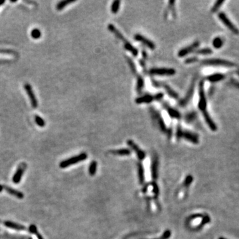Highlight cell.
I'll use <instances>...</instances> for the list:
<instances>
[{"label": "cell", "instance_id": "1", "mask_svg": "<svg viewBox=\"0 0 239 239\" xmlns=\"http://www.w3.org/2000/svg\"><path fill=\"white\" fill-rule=\"evenodd\" d=\"M203 65L207 66H226V67H233L236 66V65L231 61L226 60L219 59H205L201 62Z\"/></svg>", "mask_w": 239, "mask_h": 239}, {"label": "cell", "instance_id": "2", "mask_svg": "<svg viewBox=\"0 0 239 239\" xmlns=\"http://www.w3.org/2000/svg\"><path fill=\"white\" fill-rule=\"evenodd\" d=\"M199 100L198 103V108L202 112L207 111V99L205 93L204 81H201L199 85Z\"/></svg>", "mask_w": 239, "mask_h": 239}, {"label": "cell", "instance_id": "3", "mask_svg": "<svg viewBox=\"0 0 239 239\" xmlns=\"http://www.w3.org/2000/svg\"><path fill=\"white\" fill-rule=\"evenodd\" d=\"M148 73L150 75L170 76L175 75L176 70L173 68H152L149 70Z\"/></svg>", "mask_w": 239, "mask_h": 239}, {"label": "cell", "instance_id": "4", "mask_svg": "<svg viewBox=\"0 0 239 239\" xmlns=\"http://www.w3.org/2000/svg\"><path fill=\"white\" fill-rule=\"evenodd\" d=\"M149 110H150V113H151V116L153 120L155 122H156L160 130L162 132H166L167 131L166 125L161 114L155 108H150Z\"/></svg>", "mask_w": 239, "mask_h": 239}, {"label": "cell", "instance_id": "5", "mask_svg": "<svg viewBox=\"0 0 239 239\" xmlns=\"http://www.w3.org/2000/svg\"><path fill=\"white\" fill-rule=\"evenodd\" d=\"M195 81H196V79H193V81H191V85H190V88H189V89H188V91L185 94V97L183 98L181 101L179 102L178 105L180 107H185V106H187L189 104V102H190L191 99L192 98V97L193 96L195 88Z\"/></svg>", "mask_w": 239, "mask_h": 239}, {"label": "cell", "instance_id": "6", "mask_svg": "<svg viewBox=\"0 0 239 239\" xmlns=\"http://www.w3.org/2000/svg\"><path fill=\"white\" fill-rule=\"evenodd\" d=\"M199 45H200V42L199 41H195L194 43L191 44V45L180 49L178 53H177V55H178L179 57H184L187 56V55L190 54L191 53L195 51Z\"/></svg>", "mask_w": 239, "mask_h": 239}, {"label": "cell", "instance_id": "7", "mask_svg": "<svg viewBox=\"0 0 239 239\" xmlns=\"http://www.w3.org/2000/svg\"><path fill=\"white\" fill-rule=\"evenodd\" d=\"M86 158H87L86 153H81L79 155H77V156L71 158L70 159H66L65 161H63V162H62L60 164V168H66V167H68L69 165H71L72 164H76V163H78V162H81V161L84 160Z\"/></svg>", "mask_w": 239, "mask_h": 239}, {"label": "cell", "instance_id": "8", "mask_svg": "<svg viewBox=\"0 0 239 239\" xmlns=\"http://www.w3.org/2000/svg\"><path fill=\"white\" fill-rule=\"evenodd\" d=\"M218 16H219V19L223 22V23L225 24V25H226V27L228 29H229L233 33H234V34L239 35V30L230 21V19L227 18L226 15L224 13H220Z\"/></svg>", "mask_w": 239, "mask_h": 239}, {"label": "cell", "instance_id": "9", "mask_svg": "<svg viewBox=\"0 0 239 239\" xmlns=\"http://www.w3.org/2000/svg\"><path fill=\"white\" fill-rule=\"evenodd\" d=\"M134 39L136 41H138V42H140L142 43L143 45H144L145 46H146L147 47H148L149 49L151 50H154L155 49V43L149 40V39L146 38L145 36H143L142 35H140V34H136L134 35Z\"/></svg>", "mask_w": 239, "mask_h": 239}, {"label": "cell", "instance_id": "10", "mask_svg": "<svg viewBox=\"0 0 239 239\" xmlns=\"http://www.w3.org/2000/svg\"><path fill=\"white\" fill-rule=\"evenodd\" d=\"M24 88H25V90L26 91V92L27 93V94H28L29 98L30 101H31V104L32 105L33 108H37L38 102H37V100L35 97L34 92H33V91L32 87L31 86V85L29 84H28V83H26V84H25V85H24Z\"/></svg>", "mask_w": 239, "mask_h": 239}, {"label": "cell", "instance_id": "11", "mask_svg": "<svg viewBox=\"0 0 239 239\" xmlns=\"http://www.w3.org/2000/svg\"><path fill=\"white\" fill-rule=\"evenodd\" d=\"M163 107L167 110V112H168L169 116L171 118L177 119V120H179L181 118V114L179 113V111L176 110L175 108L171 107L168 103H167L166 102H163Z\"/></svg>", "mask_w": 239, "mask_h": 239}, {"label": "cell", "instance_id": "12", "mask_svg": "<svg viewBox=\"0 0 239 239\" xmlns=\"http://www.w3.org/2000/svg\"><path fill=\"white\" fill-rule=\"evenodd\" d=\"M182 138H184L185 140L195 144L198 143L199 142L198 136L195 134V133L188 130H183Z\"/></svg>", "mask_w": 239, "mask_h": 239}, {"label": "cell", "instance_id": "13", "mask_svg": "<svg viewBox=\"0 0 239 239\" xmlns=\"http://www.w3.org/2000/svg\"><path fill=\"white\" fill-rule=\"evenodd\" d=\"M154 101L153 95L150 94H146L143 96L138 97L136 100L135 102L138 104H149Z\"/></svg>", "mask_w": 239, "mask_h": 239}, {"label": "cell", "instance_id": "14", "mask_svg": "<svg viewBox=\"0 0 239 239\" xmlns=\"http://www.w3.org/2000/svg\"><path fill=\"white\" fill-rule=\"evenodd\" d=\"M108 29L114 35V36L118 39L119 40L123 41L124 43H126L127 41L126 40V39L124 37V36L122 35V33L118 29L116 28V27L113 24H109L108 25Z\"/></svg>", "mask_w": 239, "mask_h": 239}, {"label": "cell", "instance_id": "15", "mask_svg": "<svg viewBox=\"0 0 239 239\" xmlns=\"http://www.w3.org/2000/svg\"><path fill=\"white\" fill-rule=\"evenodd\" d=\"M161 85H162V87L164 88V90L165 91L166 93L168 94V96L174 99H178L179 98V94H177L173 88L170 87L168 84L164 82H161Z\"/></svg>", "mask_w": 239, "mask_h": 239}, {"label": "cell", "instance_id": "16", "mask_svg": "<svg viewBox=\"0 0 239 239\" xmlns=\"http://www.w3.org/2000/svg\"><path fill=\"white\" fill-rule=\"evenodd\" d=\"M202 113L203 115V117L205 120V122H207V124L210 127V129L212 131H216V130H217V126H216V125L215 124L213 119L210 118V116L207 111H205V112H203Z\"/></svg>", "mask_w": 239, "mask_h": 239}, {"label": "cell", "instance_id": "17", "mask_svg": "<svg viewBox=\"0 0 239 239\" xmlns=\"http://www.w3.org/2000/svg\"><path fill=\"white\" fill-rule=\"evenodd\" d=\"M127 143L131 148H132L134 150L139 158L140 159L144 158V157H145V153H144L143 151H142V150L138 147V146L134 142H133L132 140H128L127 141Z\"/></svg>", "mask_w": 239, "mask_h": 239}, {"label": "cell", "instance_id": "18", "mask_svg": "<svg viewBox=\"0 0 239 239\" xmlns=\"http://www.w3.org/2000/svg\"><path fill=\"white\" fill-rule=\"evenodd\" d=\"M225 78V74L215 73V74H212V75L207 76L206 77V80L210 82H219L223 79H224Z\"/></svg>", "mask_w": 239, "mask_h": 239}, {"label": "cell", "instance_id": "19", "mask_svg": "<svg viewBox=\"0 0 239 239\" xmlns=\"http://www.w3.org/2000/svg\"><path fill=\"white\" fill-rule=\"evenodd\" d=\"M25 168H23V166H20L18 168V169L15 172V174H14L13 177V182L14 183H19L22 178V176H23V172H24Z\"/></svg>", "mask_w": 239, "mask_h": 239}, {"label": "cell", "instance_id": "20", "mask_svg": "<svg viewBox=\"0 0 239 239\" xmlns=\"http://www.w3.org/2000/svg\"><path fill=\"white\" fill-rule=\"evenodd\" d=\"M124 47L126 51L130 52L134 57H137L138 55V50L134 46H133L129 41L124 43Z\"/></svg>", "mask_w": 239, "mask_h": 239}, {"label": "cell", "instance_id": "21", "mask_svg": "<svg viewBox=\"0 0 239 239\" xmlns=\"http://www.w3.org/2000/svg\"><path fill=\"white\" fill-rule=\"evenodd\" d=\"M137 81H136V91L138 94H140L144 88V79L140 75L138 74L136 75Z\"/></svg>", "mask_w": 239, "mask_h": 239}, {"label": "cell", "instance_id": "22", "mask_svg": "<svg viewBox=\"0 0 239 239\" xmlns=\"http://www.w3.org/2000/svg\"><path fill=\"white\" fill-rule=\"evenodd\" d=\"M4 225L9 228H11V229L18 230V231H24L26 229V228L24 226H22L21 225L13 223V222H11V221L5 222Z\"/></svg>", "mask_w": 239, "mask_h": 239}, {"label": "cell", "instance_id": "23", "mask_svg": "<svg viewBox=\"0 0 239 239\" xmlns=\"http://www.w3.org/2000/svg\"><path fill=\"white\" fill-rule=\"evenodd\" d=\"M3 188L5 189V190H6V191L8 193H9L11 195H12L18 197L19 199H23V194L21 192H20L19 191H17L15 190H13V189L10 188V187H7V186L3 187Z\"/></svg>", "mask_w": 239, "mask_h": 239}, {"label": "cell", "instance_id": "24", "mask_svg": "<svg viewBox=\"0 0 239 239\" xmlns=\"http://www.w3.org/2000/svg\"><path fill=\"white\" fill-rule=\"evenodd\" d=\"M125 58H126V60L127 61V64H128L129 66H130V69L132 71V74L134 75H138V73H137V69H136V66L134 62V60H133L130 57H127V56H125Z\"/></svg>", "mask_w": 239, "mask_h": 239}, {"label": "cell", "instance_id": "25", "mask_svg": "<svg viewBox=\"0 0 239 239\" xmlns=\"http://www.w3.org/2000/svg\"><path fill=\"white\" fill-rule=\"evenodd\" d=\"M75 0H63V1L59 2L57 4L56 8L57 10L60 11V10L63 9L64 8H65L69 4H71V3H75Z\"/></svg>", "mask_w": 239, "mask_h": 239}, {"label": "cell", "instance_id": "26", "mask_svg": "<svg viewBox=\"0 0 239 239\" xmlns=\"http://www.w3.org/2000/svg\"><path fill=\"white\" fill-rule=\"evenodd\" d=\"M197 117V114L195 112V111H192V112H188L187 114H185L184 120L187 123H191V122L195 120Z\"/></svg>", "mask_w": 239, "mask_h": 239}, {"label": "cell", "instance_id": "27", "mask_svg": "<svg viewBox=\"0 0 239 239\" xmlns=\"http://www.w3.org/2000/svg\"><path fill=\"white\" fill-rule=\"evenodd\" d=\"M120 3H121V2L119 1V0H115V1L112 2V5H111L110 10H111V12H112L113 14L118 13L120 8Z\"/></svg>", "mask_w": 239, "mask_h": 239}, {"label": "cell", "instance_id": "28", "mask_svg": "<svg viewBox=\"0 0 239 239\" xmlns=\"http://www.w3.org/2000/svg\"><path fill=\"white\" fill-rule=\"evenodd\" d=\"M212 53H213L212 49L210 48H203V49H197L196 51H195V53L199 55H210Z\"/></svg>", "mask_w": 239, "mask_h": 239}, {"label": "cell", "instance_id": "29", "mask_svg": "<svg viewBox=\"0 0 239 239\" xmlns=\"http://www.w3.org/2000/svg\"><path fill=\"white\" fill-rule=\"evenodd\" d=\"M175 1H173V0H171V1H169L168 2V9L171 11V14L173 15V18L174 19H176L177 17V13H176V9L175 8Z\"/></svg>", "mask_w": 239, "mask_h": 239}, {"label": "cell", "instance_id": "30", "mask_svg": "<svg viewBox=\"0 0 239 239\" xmlns=\"http://www.w3.org/2000/svg\"><path fill=\"white\" fill-rule=\"evenodd\" d=\"M111 153L115 155H127L130 154V151L127 149H120L118 150H114L112 151Z\"/></svg>", "mask_w": 239, "mask_h": 239}, {"label": "cell", "instance_id": "31", "mask_svg": "<svg viewBox=\"0 0 239 239\" xmlns=\"http://www.w3.org/2000/svg\"><path fill=\"white\" fill-rule=\"evenodd\" d=\"M213 45L215 49H220L223 45V41L220 37H216L213 41Z\"/></svg>", "mask_w": 239, "mask_h": 239}, {"label": "cell", "instance_id": "32", "mask_svg": "<svg viewBox=\"0 0 239 239\" xmlns=\"http://www.w3.org/2000/svg\"><path fill=\"white\" fill-rule=\"evenodd\" d=\"M225 2V1H223V0H219V1H216L215 3L214 4L213 7L211 8V12L215 13L219 9V8L221 7L222 4Z\"/></svg>", "mask_w": 239, "mask_h": 239}, {"label": "cell", "instance_id": "33", "mask_svg": "<svg viewBox=\"0 0 239 239\" xmlns=\"http://www.w3.org/2000/svg\"><path fill=\"white\" fill-rule=\"evenodd\" d=\"M31 35L33 39H39L41 36V31L39 29H33L31 33Z\"/></svg>", "mask_w": 239, "mask_h": 239}, {"label": "cell", "instance_id": "34", "mask_svg": "<svg viewBox=\"0 0 239 239\" xmlns=\"http://www.w3.org/2000/svg\"><path fill=\"white\" fill-rule=\"evenodd\" d=\"M35 120L36 124H37L38 126H39L40 127H43V126H45V120H44L42 118H41L39 116L36 115V116H35Z\"/></svg>", "mask_w": 239, "mask_h": 239}, {"label": "cell", "instance_id": "35", "mask_svg": "<svg viewBox=\"0 0 239 239\" xmlns=\"http://www.w3.org/2000/svg\"><path fill=\"white\" fill-rule=\"evenodd\" d=\"M183 130L182 129V127L180 124L177 125V130H176V138L177 140H179V139H181V138H182V135H183Z\"/></svg>", "mask_w": 239, "mask_h": 239}, {"label": "cell", "instance_id": "36", "mask_svg": "<svg viewBox=\"0 0 239 239\" xmlns=\"http://www.w3.org/2000/svg\"><path fill=\"white\" fill-rule=\"evenodd\" d=\"M198 58L197 57H189L187 59H186L185 60H184V63L185 64H191V63H194L195 62H197L198 61Z\"/></svg>", "mask_w": 239, "mask_h": 239}, {"label": "cell", "instance_id": "37", "mask_svg": "<svg viewBox=\"0 0 239 239\" xmlns=\"http://www.w3.org/2000/svg\"><path fill=\"white\" fill-rule=\"evenodd\" d=\"M164 93L162 92H158L157 94H155L153 95V97H154V101H161L164 98Z\"/></svg>", "mask_w": 239, "mask_h": 239}, {"label": "cell", "instance_id": "38", "mask_svg": "<svg viewBox=\"0 0 239 239\" xmlns=\"http://www.w3.org/2000/svg\"><path fill=\"white\" fill-rule=\"evenodd\" d=\"M152 85L155 87V88H159V87H162V85H161V82L155 81V79H152Z\"/></svg>", "mask_w": 239, "mask_h": 239}, {"label": "cell", "instance_id": "39", "mask_svg": "<svg viewBox=\"0 0 239 239\" xmlns=\"http://www.w3.org/2000/svg\"><path fill=\"white\" fill-rule=\"evenodd\" d=\"M96 163L92 162L90 167V173L91 174H94V172H95V170H96Z\"/></svg>", "mask_w": 239, "mask_h": 239}, {"label": "cell", "instance_id": "40", "mask_svg": "<svg viewBox=\"0 0 239 239\" xmlns=\"http://www.w3.org/2000/svg\"><path fill=\"white\" fill-rule=\"evenodd\" d=\"M142 57H143V60H145L148 59V54L146 51L145 49H142Z\"/></svg>", "mask_w": 239, "mask_h": 239}, {"label": "cell", "instance_id": "41", "mask_svg": "<svg viewBox=\"0 0 239 239\" xmlns=\"http://www.w3.org/2000/svg\"><path fill=\"white\" fill-rule=\"evenodd\" d=\"M231 82L232 83V85L233 86H236V88H239V82H238V81H237L235 80V79H231Z\"/></svg>", "mask_w": 239, "mask_h": 239}, {"label": "cell", "instance_id": "42", "mask_svg": "<svg viewBox=\"0 0 239 239\" xmlns=\"http://www.w3.org/2000/svg\"><path fill=\"white\" fill-rule=\"evenodd\" d=\"M29 231H30V232H31L33 233H35V234H36V233L37 232V228L35 225H31L29 227Z\"/></svg>", "mask_w": 239, "mask_h": 239}, {"label": "cell", "instance_id": "43", "mask_svg": "<svg viewBox=\"0 0 239 239\" xmlns=\"http://www.w3.org/2000/svg\"><path fill=\"white\" fill-rule=\"evenodd\" d=\"M140 65L143 69V70H144V72H146V63H145V60H143V59L140 60Z\"/></svg>", "mask_w": 239, "mask_h": 239}, {"label": "cell", "instance_id": "44", "mask_svg": "<svg viewBox=\"0 0 239 239\" xmlns=\"http://www.w3.org/2000/svg\"><path fill=\"white\" fill-rule=\"evenodd\" d=\"M192 180H193V177H192L191 176H188V177H187L186 180H185V184H186L187 185H190V183L192 182Z\"/></svg>", "mask_w": 239, "mask_h": 239}, {"label": "cell", "instance_id": "45", "mask_svg": "<svg viewBox=\"0 0 239 239\" xmlns=\"http://www.w3.org/2000/svg\"><path fill=\"white\" fill-rule=\"evenodd\" d=\"M167 134H168V138H171V135H172V127H170V128H169L168 130H167Z\"/></svg>", "mask_w": 239, "mask_h": 239}, {"label": "cell", "instance_id": "46", "mask_svg": "<svg viewBox=\"0 0 239 239\" xmlns=\"http://www.w3.org/2000/svg\"><path fill=\"white\" fill-rule=\"evenodd\" d=\"M4 3H5L4 0H0V6H1V5H2V4H3Z\"/></svg>", "mask_w": 239, "mask_h": 239}, {"label": "cell", "instance_id": "47", "mask_svg": "<svg viewBox=\"0 0 239 239\" xmlns=\"http://www.w3.org/2000/svg\"><path fill=\"white\" fill-rule=\"evenodd\" d=\"M3 187L2 185H0V192L3 190Z\"/></svg>", "mask_w": 239, "mask_h": 239}, {"label": "cell", "instance_id": "48", "mask_svg": "<svg viewBox=\"0 0 239 239\" xmlns=\"http://www.w3.org/2000/svg\"><path fill=\"white\" fill-rule=\"evenodd\" d=\"M219 239H226V238H223V237H220Z\"/></svg>", "mask_w": 239, "mask_h": 239}]
</instances>
